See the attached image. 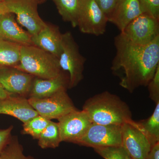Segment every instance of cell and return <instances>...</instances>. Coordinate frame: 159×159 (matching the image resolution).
<instances>
[{"label":"cell","instance_id":"6da1fadb","mask_svg":"<svg viewBox=\"0 0 159 159\" xmlns=\"http://www.w3.org/2000/svg\"><path fill=\"white\" fill-rule=\"evenodd\" d=\"M114 43L116 53L111 70L120 78V85L130 93L148 85L159 66V36L147 45L140 46L120 33Z\"/></svg>","mask_w":159,"mask_h":159},{"label":"cell","instance_id":"7a4b0ae2","mask_svg":"<svg viewBox=\"0 0 159 159\" xmlns=\"http://www.w3.org/2000/svg\"><path fill=\"white\" fill-rule=\"evenodd\" d=\"M83 110L88 114L92 123L122 125L134 122L127 104L117 95L107 91L87 99Z\"/></svg>","mask_w":159,"mask_h":159},{"label":"cell","instance_id":"3957f363","mask_svg":"<svg viewBox=\"0 0 159 159\" xmlns=\"http://www.w3.org/2000/svg\"><path fill=\"white\" fill-rule=\"evenodd\" d=\"M15 68L42 79L54 78L63 72L57 57L33 45L22 46L20 62Z\"/></svg>","mask_w":159,"mask_h":159},{"label":"cell","instance_id":"277c9868","mask_svg":"<svg viewBox=\"0 0 159 159\" xmlns=\"http://www.w3.org/2000/svg\"><path fill=\"white\" fill-rule=\"evenodd\" d=\"M58 59L61 70L68 73V89L77 86L83 79L86 59L80 52L79 46L70 31L61 34V51Z\"/></svg>","mask_w":159,"mask_h":159},{"label":"cell","instance_id":"5b68a950","mask_svg":"<svg viewBox=\"0 0 159 159\" xmlns=\"http://www.w3.org/2000/svg\"><path fill=\"white\" fill-rule=\"evenodd\" d=\"M9 13L16 16V20L27 29L31 36L38 34L47 25L38 11L36 0H4Z\"/></svg>","mask_w":159,"mask_h":159},{"label":"cell","instance_id":"8992f818","mask_svg":"<svg viewBox=\"0 0 159 159\" xmlns=\"http://www.w3.org/2000/svg\"><path fill=\"white\" fill-rule=\"evenodd\" d=\"M30 104L39 116L48 120L60 119L77 110L66 90L59 91L51 97L43 99H28Z\"/></svg>","mask_w":159,"mask_h":159},{"label":"cell","instance_id":"52a82bcc","mask_svg":"<svg viewBox=\"0 0 159 159\" xmlns=\"http://www.w3.org/2000/svg\"><path fill=\"white\" fill-rule=\"evenodd\" d=\"M107 16L95 0H80L77 27L84 34L98 36L106 31Z\"/></svg>","mask_w":159,"mask_h":159},{"label":"cell","instance_id":"ba28073f","mask_svg":"<svg viewBox=\"0 0 159 159\" xmlns=\"http://www.w3.org/2000/svg\"><path fill=\"white\" fill-rule=\"evenodd\" d=\"M120 33L133 43L147 45L159 36V20L143 13L131 22Z\"/></svg>","mask_w":159,"mask_h":159},{"label":"cell","instance_id":"9c48e42d","mask_svg":"<svg viewBox=\"0 0 159 159\" xmlns=\"http://www.w3.org/2000/svg\"><path fill=\"white\" fill-rule=\"evenodd\" d=\"M77 144L93 148L122 146V125L92 123Z\"/></svg>","mask_w":159,"mask_h":159},{"label":"cell","instance_id":"30bf717a","mask_svg":"<svg viewBox=\"0 0 159 159\" xmlns=\"http://www.w3.org/2000/svg\"><path fill=\"white\" fill-rule=\"evenodd\" d=\"M122 146L131 159H146L152 145L137 122L122 125Z\"/></svg>","mask_w":159,"mask_h":159},{"label":"cell","instance_id":"8fae6325","mask_svg":"<svg viewBox=\"0 0 159 159\" xmlns=\"http://www.w3.org/2000/svg\"><path fill=\"white\" fill-rule=\"evenodd\" d=\"M61 142L77 144L92 124L85 111H73L58 119Z\"/></svg>","mask_w":159,"mask_h":159},{"label":"cell","instance_id":"7c38bea8","mask_svg":"<svg viewBox=\"0 0 159 159\" xmlns=\"http://www.w3.org/2000/svg\"><path fill=\"white\" fill-rule=\"evenodd\" d=\"M34 76L14 67L0 70V84L9 93L29 97Z\"/></svg>","mask_w":159,"mask_h":159},{"label":"cell","instance_id":"4fadbf2b","mask_svg":"<svg viewBox=\"0 0 159 159\" xmlns=\"http://www.w3.org/2000/svg\"><path fill=\"white\" fill-rule=\"evenodd\" d=\"M0 114L14 117L23 123L39 115L28 99L16 95L0 99Z\"/></svg>","mask_w":159,"mask_h":159},{"label":"cell","instance_id":"5bb4252c","mask_svg":"<svg viewBox=\"0 0 159 159\" xmlns=\"http://www.w3.org/2000/svg\"><path fill=\"white\" fill-rule=\"evenodd\" d=\"M69 76L63 72L57 77L51 79L34 77L29 95V98L43 99L63 90L68 89Z\"/></svg>","mask_w":159,"mask_h":159},{"label":"cell","instance_id":"9a60e30c","mask_svg":"<svg viewBox=\"0 0 159 159\" xmlns=\"http://www.w3.org/2000/svg\"><path fill=\"white\" fill-rule=\"evenodd\" d=\"M144 13L139 0H119L108 21L122 31L129 24Z\"/></svg>","mask_w":159,"mask_h":159},{"label":"cell","instance_id":"2e32d148","mask_svg":"<svg viewBox=\"0 0 159 159\" xmlns=\"http://www.w3.org/2000/svg\"><path fill=\"white\" fill-rule=\"evenodd\" d=\"M61 34L58 26L47 23L38 34L31 36V42L58 58L61 51Z\"/></svg>","mask_w":159,"mask_h":159},{"label":"cell","instance_id":"e0dca14e","mask_svg":"<svg viewBox=\"0 0 159 159\" xmlns=\"http://www.w3.org/2000/svg\"><path fill=\"white\" fill-rule=\"evenodd\" d=\"M0 39L22 46L32 45L31 34L20 27L14 14L11 13H6L0 17Z\"/></svg>","mask_w":159,"mask_h":159},{"label":"cell","instance_id":"ac0fdd59","mask_svg":"<svg viewBox=\"0 0 159 159\" xmlns=\"http://www.w3.org/2000/svg\"><path fill=\"white\" fill-rule=\"evenodd\" d=\"M21 47L19 44L0 39V70L15 68L18 65Z\"/></svg>","mask_w":159,"mask_h":159},{"label":"cell","instance_id":"d6986e66","mask_svg":"<svg viewBox=\"0 0 159 159\" xmlns=\"http://www.w3.org/2000/svg\"><path fill=\"white\" fill-rule=\"evenodd\" d=\"M64 21L70 23L73 28L77 27L80 0H53Z\"/></svg>","mask_w":159,"mask_h":159},{"label":"cell","instance_id":"ffe728a7","mask_svg":"<svg viewBox=\"0 0 159 159\" xmlns=\"http://www.w3.org/2000/svg\"><path fill=\"white\" fill-rule=\"evenodd\" d=\"M137 123L147 137L152 146L159 142V102L156 103L151 116Z\"/></svg>","mask_w":159,"mask_h":159},{"label":"cell","instance_id":"44dd1931","mask_svg":"<svg viewBox=\"0 0 159 159\" xmlns=\"http://www.w3.org/2000/svg\"><path fill=\"white\" fill-rule=\"evenodd\" d=\"M38 140L39 145L43 149L58 147L62 142L58 123L50 121Z\"/></svg>","mask_w":159,"mask_h":159},{"label":"cell","instance_id":"7402d4cb","mask_svg":"<svg viewBox=\"0 0 159 159\" xmlns=\"http://www.w3.org/2000/svg\"><path fill=\"white\" fill-rule=\"evenodd\" d=\"M51 120L38 115L23 123L22 133L31 135L34 139H38Z\"/></svg>","mask_w":159,"mask_h":159},{"label":"cell","instance_id":"603a6c76","mask_svg":"<svg viewBox=\"0 0 159 159\" xmlns=\"http://www.w3.org/2000/svg\"><path fill=\"white\" fill-rule=\"evenodd\" d=\"M17 137H11L0 155V159H37L26 156Z\"/></svg>","mask_w":159,"mask_h":159},{"label":"cell","instance_id":"cb8c5ba5","mask_svg":"<svg viewBox=\"0 0 159 159\" xmlns=\"http://www.w3.org/2000/svg\"><path fill=\"white\" fill-rule=\"evenodd\" d=\"M94 151L104 159H131L122 146L93 148Z\"/></svg>","mask_w":159,"mask_h":159},{"label":"cell","instance_id":"d4e9b609","mask_svg":"<svg viewBox=\"0 0 159 159\" xmlns=\"http://www.w3.org/2000/svg\"><path fill=\"white\" fill-rule=\"evenodd\" d=\"M144 13L159 20V0H139Z\"/></svg>","mask_w":159,"mask_h":159},{"label":"cell","instance_id":"484cf974","mask_svg":"<svg viewBox=\"0 0 159 159\" xmlns=\"http://www.w3.org/2000/svg\"><path fill=\"white\" fill-rule=\"evenodd\" d=\"M149 97L156 104L159 102V66L155 74L148 84Z\"/></svg>","mask_w":159,"mask_h":159},{"label":"cell","instance_id":"4316f807","mask_svg":"<svg viewBox=\"0 0 159 159\" xmlns=\"http://www.w3.org/2000/svg\"><path fill=\"white\" fill-rule=\"evenodd\" d=\"M119 0H95L96 3L108 17L116 8Z\"/></svg>","mask_w":159,"mask_h":159},{"label":"cell","instance_id":"83f0119b","mask_svg":"<svg viewBox=\"0 0 159 159\" xmlns=\"http://www.w3.org/2000/svg\"><path fill=\"white\" fill-rule=\"evenodd\" d=\"M13 126L6 129H0V155L11 138V132Z\"/></svg>","mask_w":159,"mask_h":159},{"label":"cell","instance_id":"f1b7e54d","mask_svg":"<svg viewBox=\"0 0 159 159\" xmlns=\"http://www.w3.org/2000/svg\"><path fill=\"white\" fill-rule=\"evenodd\" d=\"M146 159H159V142L152 146Z\"/></svg>","mask_w":159,"mask_h":159},{"label":"cell","instance_id":"f546056e","mask_svg":"<svg viewBox=\"0 0 159 159\" xmlns=\"http://www.w3.org/2000/svg\"><path fill=\"white\" fill-rule=\"evenodd\" d=\"M7 13H9V12H8V9L6 7L5 1L2 0L0 1V17L3 15Z\"/></svg>","mask_w":159,"mask_h":159},{"label":"cell","instance_id":"4dcf8cb0","mask_svg":"<svg viewBox=\"0 0 159 159\" xmlns=\"http://www.w3.org/2000/svg\"><path fill=\"white\" fill-rule=\"evenodd\" d=\"M11 95H13L7 92L0 84V99H5Z\"/></svg>","mask_w":159,"mask_h":159},{"label":"cell","instance_id":"1f68e13d","mask_svg":"<svg viewBox=\"0 0 159 159\" xmlns=\"http://www.w3.org/2000/svg\"><path fill=\"white\" fill-rule=\"evenodd\" d=\"M38 2L39 4H41V3H43L46 0H36Z\"/></svg>","mask_w":159,"mask_h":159},{"label":"cell","instance_id":"d6a6232c","mask_svg":"<svg viewBox=\"0 0 159 159\" xmlns=\"http://www.w3.org/2000/svg\"><path fill=\"white\" fill-rule=\"evenodd\" d=\"M2 1V0H0V1Z\"/></svg>","mask_w":159,"mask_h":159},{"label":"cell","instance_id":"836d02e7","mask_svg":"<svg viewBox=\"0 0 159 159\" xmlns=\"http://www.w3.org/2000/svg\"></svg>","mask_w":159,"mask_h":159}]
</instances>
